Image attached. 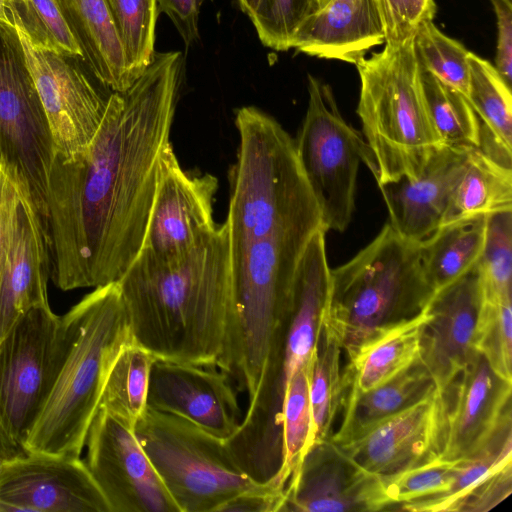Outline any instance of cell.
<instances>
[{
  "instance_id": "obj_1",
  "label": "cell",
  "mask_w": 512,
  "mask_h": 512,
  "mask_svg": "<svg viewBox=\"0 0 512 512\" xmlns=\"http://www.w3.org/2000/svg\"><path fill=\"white\" fill-rule=\"evenodd\" d=\"M180 51L155 52L113 91L89 146L55 154L47 185L50 279L63 291L117 282L143 246L183 77Z\"/></svg>"
},
{
  "instance_id": "obj_2",
  "label": "cell",
  "mask_w": 512,
  "mask_h": 512,
  "mask_svg": "<svg viewBox=\"0 0 512 512\" xmlns=\"http://www.w3.org/2000/svg\"><path fill=\"white\" fill-rule=\"evenodd\" d=\"M235 125L239 146L225 221L237 311L233 377L253 392L288 325L300 259L323 226L295 140L254 106L237 109Z\"/></svg>"
},
{
  "instance_id": "obj_3",
  "label": "cell",
  "mask_w": 512,
  "mask_h": 512,
  "mask_svg": "<svg viewBox=\"0 0 512 512\" xmlns=\"http://www.w3.org/2000/svg\"><path fill=\"white\" fill-rule=\"evenodd\" d=\"M117 283L136 343L156 359L214 366L231 377L237 311L225 222L179 258L140 251Z\"/></svg>"
},
{
  "instance_id": "obj_4",
  "label": "cell",
  "mask_w": 512,
  "mask_h": 512,
  "mask_svg": "<svg viewBox=\"0 0 512 512\" xmlns=\"http://www.w3.org/2000/svg\"><path fill=\"white\" fill-rule=\"evenodd\" d=\"M63 317L70 346L23 450L80 457L109 371L134 339L117 282L94 288Z\"/></svg>"
},
{
  "instance_id": "obj_5",
  "label": "cell",
  "mask_w": 512,
  "mask_h": 512,
  "mask_svg": "<svg viewBox=\"0 0 512 512\" xmlns=\"http://www.w3.org/2000/svg\"><path fill=\"white\" fill-rule=\"evenodd\" d=\"M434 295L420 241L405 238L387 222L352 259L330 269L321 325L349 356L380 331L424 312Z\"/></svg>"
},
{
  "instance_id": "obj_6",
  "label": "cell",
  "mask_w": 512,
  "mask_h": 512,
  "mask_svg": "<svg viewBox=\"0 0 512 512\" xmlns=\"http://www.w3.org/2000/svg\"><path fill=\"white\" fill-rule=\"evenodd\" d=\"M357 114L374 160L378 187L419 176L443 145L433 126L419 76L414 36L356 64Z\"/></svg>"
},
{
  "instance_id": "obj_7",
  "label": "cell",
  "mask_w": 512,
  "mask_h": 512,
  "mask_svg": "<svg viewBox=\"0 0 512 512\" xmlns=\"http://www.w3.org/2000/svg\"><path fill=\"white\" fill-rule=\"evenodd\" d=\"M134 431L180 512H218L261 484L237 465L225 439L185 418L147 406Z\"/></svg>"
},
{
  "instance_id": "obj_8",
  "label": "cell",
  "mask_w": 512,
  "mask_h": 512,
  "mask_svg": "<svg viewBox=\"0 0 512 512\" xmlns=\"http://www.w3.org/2000/svg\"><path fill=\"white\" fill-rule=\"evenodd\" d=\"M55 150L20 36L0 21V166L33 211L48 247L47 185Z\"/></svg>"
},
{
  "instance_id": "obj_9",
  "label": "cell",
  "mask_w": 512,
  "mask_h": 512,
  "mask_svg": "<svg viewBox=\"0 0 512 512\" xmlns=\"http://www.w3.org/2000/svg\"><path fill=\"white\" fill-rule=\"evenodd\" d=\"M308 106L295 140L300 165L317 200L322 226L343 232L355 210L360 162L374 171L366 141L341 116L329 85L308 75Z\"/></svg>"
},
{
  "instance_id": "obj_10",
  "label": "cell",
  "mask_w": 512,
  "mask_h": 512,
  "mask_svg": "<svg viewBox=\"0 0 512 512\" xmlns=\"http://www.w3.org/2000/svg\"><path fill=\"white\" fill-rule=\"evenodd\" d=\"M69 346L68 325L50 305L31 308L0 341V418L22 450Z\"/></svg>"
},
{
  "instance_id": "obj_11",
  "label": "cell",
  "mask_w": 512,
  "mask_h": 512,
  "mask_svg": "<svg viewBox=\"0 0 512 512\" xmlns=\"http://www.w3.org/2000/svg\"><path fill=\"white\" fill-rule=\"evenodd\" d=\"M85 464L111 512H180L134 428L99 406L88 429Z\"/></svg>"
},
{
  "instance_id": "obj_12",
  "label": "cell",
  "mask_w": 512,
  "mask_h": 512,
  "mask_svg": "<svg viewBox=\"0 0 512 512\" xmlns=\"http://www.w3.org/2000/svg\"><path fill=\"white\" fill-rule=\"evenodd\" d=\"M20 39L49 123L55 154L71 159L93 140L113 91L92 80L94 76L75 63L78 59L34 47L22 36Z\"/></svg>"
},
{
  "instance_id": "obj_13",
  "label": "cell",
  "mask_w": 512,
  "mask_h": 512,
  "mask_svg": "<svg viewBox=\"0 0 512 512\" xmlns=\"http://www.w3.org/2000/svg\"><path fill=\"white\" fill-rule=\"evenodd\" d=\"M111 512L80 457L25 452L0 458V512Z\"/></svg>"
},
{
  "instance_id": "obj_14",
  "label": "cell",
  "mask_w": 512,
  "mask_h": 512,
  "mask_svg": "<svg viewBox=\"0 0 512 512\" xmlns=\"http://www.w3.org/2000/svg\"><path fill=\"white\" fill-rule=\"evenodd\" d=\"M217 178L184 170L170 147L141 251L159 260L179 258L200 244L218 224L213 218Z\"/></svg>"
},
{
  "instance_id": "obj_15",
  "label": "cell",
  "mask_w": 512,
  "mask_h": 512,
  "mask_svg": "<svg viewBox=\"0 0 512 512\" xmlns=\"http://www.w3.org/2000/svg\"><path fill=\"white\" fill-rule=\"evenodd\" d=\"M512 381L498 375L475 351L464 369L441 392L440 457L457 461L480 450L511 414Z\"/></svg>"
},
{
  "instance_id": "obj_16",
  "label": "cell",
  "mask_w": 512,
  "mask_h": 512,
  "mask_svg": "<svg viewBox=\"0 0 512 512\" xmlns=\"http://www.w3.org/2000/svg\"><path fill=\"white\" fill-rule=\"evenodd\" d=\"M147 406L185 418L225 440L242 420L231 377L214 366L156 359L150 373Z\"/></svg>"
},
{
  "instance_id": "obj_17",
  "label": "cell",
  "mask_w": 512,
  "mask_h": 512,
  "mask_svg": "<svg viewBox=\"0 0 512 512\" xmlns=\"http://www.w3.org/2000/svg\"><path fill=\"white\" fill-rule=\"evenodd\" d=\"M382 476L370 473L330 439L305 455L287 492L284 511L344 512L389 510Z\"/></svg>"
},
{
  "instance_id": "obj_18",
  "label": "cell",
  "mask_w": 512,
  "mask_h": 512,
  "mask_svg": "<svg viewBox=\"0 0 512 512\" xmlns=\"http://www.w3.org/2000/svg\"><path fill=\"white\" fill-rule=\"evenodd\" d=\"M483 301L477 264L461 278L437 292L428 307L419 360L442 392L475 353L473 337Z\"/></svg>"
},
{
  "instance_id": "obj_19",
  "label": "cell",
  "mask_w": 512,
  "mask_h": 512,
  "mask_svg": "<svg viewBox=\"0 0 512 512\" xmlns=\"http://www.w3.org/2000/svg\"><path fill=\"white\" fill-rule=\"evenodd\" d=\"M443 406L435 390L363 435L336 444L366 471L387 476L440 456Z\"/></svg>"
},
{
  "instance_id": "obj_20",
  "label": "cell",
  "mask_w": 512,
  "mask_h": 512,
  "mask_svg": "<svg viewBox=\"0 0 512 512\" xmlns=\"http://www.w3.org/2000/svg\"><path fill=\"white\" fill-rule=\"evenodd\" d=\"M471 148L442 146L418 177L379 187L390 225L405 238L422 241L440 225Z\"/></svg>"
},
{
  "instance_id": "obj_21",
  "label": "cell",
  "mask_w": 512,
  "mask_h": 512,
  "mask_svg": "<svg viewBox=\"0 0 512 512\" xmlns=\"http://www.w3.org/2000/svg\"><path fill=\"white\" fill-rule=\"evenodd\" d=\"M385 40L375 0H329L302 24L292 48L309 56L355 65Z\"/></svg>"
},
{
  "instance_id": "obj_22",
  "label": "cell",
  "mask_w": 512,
  "mask_h": 512,
  "mask_svg": "<svg viewBox=\"0 0 512 512\" xmlns=\"http://www.w3.org/2000/svg\"><path fill=\"white\" fill-rule=\"evenodd\" d=\"M50 252L36 216L20 200L0 282V341L31 308L49 305Z\"/></svg>"
},
{
  "instance_id": "obj_23",
  "label": "cell",
  "mask_w": 512,
  "mask_h": 512,
  "mask_svg": "<svg viewBox=\"0 0 512 512\" xmlns=\"http://www.w3.org/2000/svg\"><path fill=\"white\" fill-rule=\"evenodd\" d=\"M89 72L111 91L127 90L126 59L104 0H54Z\"/></svg>"
},
{
  "instance_id": "obj_24",
  "label": "cell",
  "mask_w": 512,
  "mask_h": 512,
  "mask_svg": "<svg viewBox=\"0 0 512 512\" xmlns=\"http://www.w3.org/2000/svg\"><path fill=\"white\" fill-rule=\"evenodd\" d=\"M435 390V382L419 358L388 381L366 392L345 387L343 420L330 440L335 444L351 441L425 399Z\"/></svg>"
},
{
  "instance_id": "obj_25",
  "label": "cell",
  "mask_w": 512,
  "mask_h": 512,
  "mask_svg": "<svg viewBox=\"0 0 512 512\" xmlns=\"http://www.w3.org/2000/svg\"><path fill=\"white\" fill-rule=\"evenodd\" d=\"M427 318L428 308L363 342L348 356L343 370L345 387L366 392L413 364L419 358L421 333Z\"/></svg>"
},
{
  "instance_id": "obj_26",
  "label": "cell",
  "mask_w": 512,
  "mask_h": 512,
  "mask_svg": "<svg viewBox=\"0 0 512 512\" xmlns=\"http://www.w3.org/2000/svg\"><path fill=\"white\" fill-rule=\"evenodd\" d=\"M468 100L481 122L479 149L511 167L512 95L495 66L470 52Z\"/></svg>"
},
{
  "instance_id": "obj_27",
  "label": "cell",
  "mask_w": 512,
  "mask_h": 512,
  "mask_svg": "<svg viewBox=\"0 0 512 512\" xmlns=\"http://www.w3.org/2000/svg\"><path fill=\"white\" fill-rule=\"evenodd\" d=\"M488 216H476L439 226L420 241L425 275L435 294L479 261L487 234Z\"/></svg>"
},
{
  "instance_id": "obj_28",
  "label": "cell",
  "mask_w": 512,
  "mask_h": 512,
  "mask_svg": "<svg viewBox=\"0 0 512 512\" xmlns=\"http://www.w3.org/2000/svg\"><path fill=\"white\" fill-rule=\"evenodd\" d=\"M512 210V169L471 148L439 226Z\"/></svg>"
},
{
  "instance_id": "obj_29",
  "label": "cell",
  "mask_w": 512,
  "mask_h": 512,
  "mask_svg": "<svg viewBox=\"0 0 512 512\" xmlns=\"http://www.w3.org/2000/svg\"><path fill=\"white\" fill-rule=\"evenodd\" d=\"M341 351L334 335L320 325L316 347L307 368L313 445L330 439L337 413L343 408L345 384L340 366Z\"/></svg>"
},
{
  "instance_id": "obj_30",
  "label": "cell",
  "mask_w": 512,
  "mask_h": 512,
  "mask_svg": "<svg viewBox=\"0 0 512 512\" xmlns=\"http://www.w3.org/2000/svg\"><path fill=\"white\" fill-rule=\"evenodd\" d=\"M155 360L151 352L135 341L126 344L109 371L99 406L134 428L147 408L150 373Z\"/></svg>"
},
{
  "instance_id": "obj_31",
  "label": "cell",
  "mask_w": 512,
  "mask_h": 512,
  "mask_svg": "<svg viewBox=\"0 0 512 512\" xmlns=\"http://www.w3.org/2000/svg\"><path fill=\"white\" fill-rule=\"evenodd\" d=\"M307 368L299 369L286 389L282 408V455L277 474L269 481L286 494L303 459L313 446L314 427Z\"/></svg>"
},
{
  "instance_id": "obj_32",
  "label": "cell",
  "mask_w": 512,
  "mask_h": 512,
  "mask_svg": "<svg viewBox=\"0 0 512 512\" xmlns=\"http://www.w3.org/2000/svg\"><path fill=\"white\" fill-rule=\"evenodd\" d=\"M419 66L433 126L443 146L479 148L481 122L467 97Z\"/></svg>"
},
{
  "instance_id": "obj_33",
  "label": "cell",
  "mask_w": 512,
  "mask_h": 512,
  "mask_svg": "<svg viewBox=\"0 0 512 512\" xmlns=\"http://www.w3.org/2000/svg\"><path fill=\"white\" fill-rule=\"evenodd\" d=\"M512 460L511 414L501 422L490 440L476 453L456 461L455 479L450 490L432 499L410 502L399 507L401 511H450L475 484L489 473Z\"/></svg>"
},
{
  "instance_id": "obj_34",
  "label": "cell",
  "mask_w": 512,
  "mask_h": 512,
  "mask_svg": "<svg viewBox=\"0 0 512 512\" xmlns=\"http://www.w3.org/2000/svg\"><path fill=\"white\" fill-rule=\"evenodd\" d=\"M123 47L132 84L151 63L158 10L155 0H104Z\"/></svg>"
},
{
  "instance_id": "obj_35",
  "label": "cell",
  "mask_w": 512,
  "mask_h": 512,
  "mask_svg": "<svg viewBox=\"0 0 512 512\" xmlns=\"http://www.w3.org/2000/svg\"><path fill=\"white\" fill-rule=\"evenodd\" d=\"M8 12L18 34L32 46L82 60L81 51L54 0H10Z\"/></svg>"
},
{
  "instance_id": "obj_36",
  "label": "cell",
  "mask_w": 512,
  "mask_h": 512,
  "mask_svg": "<svg viewBox=\"0 0 512 512\" xmlns=\"http://www.w3.org/2000/svg\"><path fill=\"white\" fill-rule=\"evenodd\" d=\"M414 49L421 67L468 96L470 51L461 43L443 34L433 20H427L415 31Z\"/></svg>"
},
{
  "instance_id": "obj_37",
  "label": "cell",
  "mask_w": 512,
  "mask_h": 512,
  "mask_svg": "<svg viewBox=\"0 0 512 512\" xmlns=\"http://www.w3.org/2000/svg\"><path fill=\"white\" fill-rule=\"evenodd\" d=\"M473 348L498 375L512 381V297L487 298L483 293Z\"/></svg>"
},
{
  "instance_id": "obj_38",
  "label": "cell",
  "mask_w": 512,
  "mask_h": 512,
  "mask_svg": "<svg viewBox=\"0 0 512 512\" xmlns=\"http://www.w3.org/2000/svg\"><path fill=\"white\" fill-rule=\"evenodd\" d=\"M455 464L456 461L438 456L395 474L382 476L390 502L389 510H398L404 504L446 494L455 479Z\"/></svg>"
},
{
  "instance_id": "obj_39",
  "label": "cell",
  "mask_w": 512,
  "mask_h": 512,
  "mask_svg": "<svg viewBox=\"0 0 512 512\" xmlns=\"http://www.w3.org/2000/svg\"><path fill=\"white\" fill-rule=\"evenodd\" d=\"M478 266L485 297H512V210L488 216Z\"/></svg>"
},
{
  "instance_id": "obj_40",
  "label": "cell",
  "mask_w": 512,
  "mask_h": 512,
  "mask_svg": "<svg viewBox=\"0 0 512 512\" xmlns=\"http://www.w3.org/2000/svg\"><path fill=\"white\" fill-rule=\"evenodd\" d=\"M319 8L318 0H259L250 19L264 46L286 51L292 48L302 24Z\"/></svg>"
},
{
  "instance_id": "obj_41",
  "label": "cell",
  "mask_w": 512,
  "mask_h": 512,
  "mask_svg": "<svg viewBox=\"0 0 512 512\" xmlns=\"http://www.w3.org/2000/svg\"><path fill=\"white\" fill-rule=\"evenodd\" d=\"M385 30V43H403L436 14L434 0H375Z\"/></svg>"
},
{
  "instance_id": "obj_42",
  "label": "cell",
  "mask_w": 512,
  "mask_h": 512,
  "mask_svg": "<svg viewBox=\"0 0 512 512\" xmlns=\"http://www.w3.org/2000/svg\"><path fill=\"white\" fill-rule=\"evenodd\" d=\"M512 491V460L504 463L466 492L450 511L486 512L500 504Z\"/></svg>"
},
{
  "instance_id": "obj_43",
  "label": "cell",
  "mask_w": 512,
  "mask_h": 512,
  "mask_svg": "<svg viewBox=\"0 0 512 512\" xmlns=\"http://www.w3.org/2000/svg\"><path fill=\"white\" fill-rule=\"evenodd\" d=\"M285 504V492L267 481L231 498L218 512H276L284 511Z\"/></svg>"
},
{
  "instance_id": "obj_44",
  "label": "cell",
  "mask_w": 512,
  "mask_h": 512,
  "mask_svg": "<svg viewBox=\"0 0 512 512\" xmlns=\"http://www.w3.org/2000/svg\"><path fill=\"white\" fill-rule=\"evenodd\" d=\"M496 15V69L511 86L512 80V0H489Z\"/></svg>"
},
{
  "instance_id": "obj_45",
  "label": "cell",
  "mask_w": 512,
  "mask_h": 512,
  "mask_svg": "<svg viewBox=\"0 0 512 512\" xmlns=\"http://www.w3.org/2000/svg\"><path fill=\"white\" fill-rule=\"evenodd\" d=\"M158 13H165L176 27L186 46L199 37L198 19L206 0H155Z\"/></svg>"
},
{
  "instance_id": "obj_46",
  "label": "cell",
  "mask_w": 512,
  "mask_h": 512,
  "mask_svg": "<svg viewBox=\"0 0 512 512\" xmlns=\"http://www.w3.org/2000/svg\"><path fill=\"white\" fill-rule=\"evenodd\" d=\"M20 200L18 189L0 166V282Z\"/></svg>"
},
{
  "instance_id": "obj_47",
  "label": "cell",
  "mask_w": 512,
  "mask_h": 512,
  "mask_svg": "<svg viewBox=\"0 0 512 512\" xmlns=\"http://www.w3.org/2000/svg\"><path fill=\"white\" fill-rule=\"evenodd\" d=\"M25 453L8 435L0 418V458Z\"/></svg>"
},
{
  "instance_id": "obj_48",
  "label": "cell",
  "mask_w": 512,
  "mask_h": 512,
  "mask_svg": "<svg viewBox=\"0 0 512 512\" xmlns=\"http://www.w3.org/2000/svg\"><path fill=\"white\" fill-rule=\"evenodd\" d=\"M240 9L250 18L259 0H237Z\"/></svg>"
},
{
  "instance_id": "obj_49",
  "label": "cell",
  "mask_w": 512,
  "mask_h": 512,
  "mask_svg": "<svg viewBox=\"0 0 512 512\" xmlns=\"http://www.w3.org/2000/svg\"><path fill=\"white\" fill-rule=\"evenodd\" d=\"M10 0H0V21L13 25L11 23L9 12H8V3Z\"/></svg>"
},
{
  "instance_id": "obj_50",
  "label": "cell",
  "mask_w": 512,
  "mask_h": 512,
  "mask_svg": "<svg viewBox=\"0 0 512 512\" xmlns=\"http://www.w3.org/2000/svg\"><path fill=\"white\" fill-rule=\"evenodd\" d=\"M320 4V8L323 7L329 0H318Z\"/></svg>"
}]
</instances>
